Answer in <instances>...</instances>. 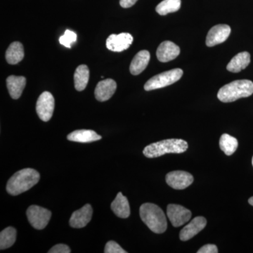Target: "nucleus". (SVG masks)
Listing matches in <instances>:
<instances>
[{"instance_id": "f257e3e1", "label": "nucleus", "mask_w": 253, "mask_h": 253, "mask_svg": "<svg viewBox=\"0 0 253 253\" xmlns=\"http://www.w3.org/2000/svg\"><path fill=\"white\" fill-rule=\"evenodd\" d=\"M40 179L41 175L36 169H21L10 178L6 184V191L11 196H18L36 185Z\"/></svg>"}, {"instance_id": "f03ea898", "label": "nucleus", "mask_w": 253, "mask_h": 253, "mask_svg": "<svg viewBox=\"0 0 253 253\" xmlns=\"http://www.w3.org/2000/svg\"><path fill=\"white\" fill-rule=\"evenodd\" d=\"M141 220L156 234H163L167 230L168 222L166 214L161 208L154 204L141 205L139 209Z\"/></svg>"}, {"instance_id": "7ed1b4c3", "label": "nucleus", "mask_w": 253, "mask_h": 253, "mask_svg": "<svg viewBox=\"0 0 253 253\" xmlns=\"http://www.w3.org/2000/svg\"><path fill=\"white\" fill-rule=\"evenodd\" d=\"M188 143L183 139H166L146 146L143 154L146 157L154 158L167 154H183L188 149Z\"/></svg>"}, {"instance_id": "20e7f679", "label": "nucleus", "mask_w": 253, "mask_h": 253, "mask_svg": "<svg viewBox=\"0 0 253 253\" xmlns=\"http://www.w3.org/2000/svg\"><path fill=\"white\" fill-rule=\"evenodd\" d=\"M253 94V82L249 80H239L223 86L218 91L217 97L222 102L229 103L241 98L249 97Z\"/></svg>"}, {"instance_id": "39448f33", "label": "nucleus", "mask_w": 253, "mask_h": 253, "mask_svg": "<svg viewBox=\"0 0 253 253\" xmlns=\"http://www.w3.org/2000/svg\"><path fill=\"white\" fill-rule=\"evenodd\" d=\"M183 71L180 68H174L166 71L151 78L144 85L146 91L154 90L174 84L182 77Z\"/></svg>"}, {"instance_id": "423d86ee", "label": "nucleus", "mask_w": 253, "mask_h": 253, "mask_svg": "<svg viewBox=\"0 0 253 253\" xmlns=\"http://www.w3.org/2000/svg\"><path fill=\"white\" fill-rule=\"evenodd\" d=\"M26 214L30 224L38 230L44 229L51 217V212L49 210L38 206H30Z\"/></svg>"}, {"instance_id": "0eeeda50", "label": "nucleus", "mask_w": 253, "mask_h": 253, "mask_svg": "<svg viewBox=\"0 0 253 253\" xmlns=\"http://www.w3.org/2000/svg\"><path fill=\"white\" fill-rule=\"evenodd\" d=\"M55 101L54 96L49 91H44L39 96L36 104L38 116L44 122H48L54 113Z\"/></svg>"}, {"instance_id": "6e6552de", "label": "nucleus", "mask_w": 253, "mask_h": 253, "mask_svg": "<svg viewBox=\"0 0 253 253\" xmlns=\"http://www.w3.org/2000/svg\"><path fill=\"white\" fill-rule=\"evenodd\" d=\"M167 215L174 227H179L190 220L191 212L180 205L169 204L167 208Z\"/></svg>"}, {"instance_id": "1a4fd4ad", "label": "nucleus", "mask_w": 253, "mask_h": 253, "mask_svg": "<svg viewBox=\"0 0 253 253\" xmlns=\"http://www.w3.org/2000/svg\"><path fill=\"white\" fill-rule=\"evenodd\" d=\"M166 180L168 185L172 189L182 190L186 189L192 184L194 176L185 171H172L166 175Z\"/></svg>"}, {"instance_id": "9d476101", "label": "nucleus", "mask_w": 253, "mask_h": 253, "mask_svg": "<svg viewBox=\"0 0 253 253\" xmlns=\"http://www.w3.org/2000/svg\"><path fill=\"white\" fill-rule=\"evenodd\" d=\"M133 37L129 33L111 35L106 40V47L114 52H121L127 49L133 42Z\"/></svg>"}, {"instance_id": "9b49d317", "label": "nucleus", "mask_w": 253, "mask_h": 253, "mask_svg": "<svg viewBox=\"0 0 253 253\" xmlns=\"http://www.w3.org/2000/svg\"><path fill=\"white\" fill-rule=\"evenodd\" d=\"M231 33L230 26L225 24L217 25L208 32L206 45L211 47L225 42Z\"/></svg>"}, {"instance_id": "f8f14e48", "label": "nucleus", "mask_w": 253, "mask_h": 253, "mask_svg": "<svg viewBox=\"0 0 253 253\" xmlns=\"http://www.w3.org/2000/svg\"><path fill=\"white\" fill-rule=\"evenodd\" d=\"M207 225V220L204 217H196L189 224L184 226L179 234L181 241H186L197 235Z\"/></svg>"}, {"instance_id": "ddd939ff", "label": "nucleus", "mask_w": 253, "mask_h": 253, "mask_svg": "<svg viewBox=\"0 0 253 253\" xmlns=\"http://www.w3.org/2000/svg\"><path fill=\"white\" fill-rule=\"evenodd\" d=\"M180 54L179 46L171 41H165L158 46L156 56L161 62L166 63L175 59Z\"/></svg>"}, {"instance_id": "4468645a", "label": "nucleus", "mask_w": 253, "mask_h": 253, "mask_svg": "<svg viewBox=\"0 0 253 253\" xmlns=\"http://www.w3.org/2000/svg\"><path fill=\"white\" fill-rule=\"evenodd\" d=\"M92 214V208L90 205L86 204L73 213L70 219V225L77 229L84 227L91 221Z\"/></svg>"}, {"instance_id": "2eb2a0df", "label": "nucleus", "mask_w": 253, "mask_h": 253, "mask_svg": "<svg viewBox=\"0 0 253 253\" xmlns=\"http://www.w3.org/2000/svg\"><path fill=\"white\" fill-rule=\"evenodd\" d=\"M117 89L116 81L112 79H106L100 81L95 88L94 95L96 100L101 102L108 101L112 97Z\"/></svg>"}, {"instance_id": "dca6fc26", "label": "nucleus", "mask_w": 253, "mask_h": 253, "mask_svg": "<svg viewBox=\"0 0 253 253\" xmlns=\"http://www.w3.org/2000/svg\"><path fill=\"white\" fill-rule=\"evenodd\" d=\"M151 55L147 50H142L135 55L131 61L129 71L133 76H138L147 67L149 64Z\"/></svg>"}, {"instance_id": "f3484780", "label": "nucleus", "mask_w": 253, "mask_h": 253, "mask_svg": "<svg viewBox=\"0 0 253 253\" xmlns=\"http://www.w3.org/2000/svg\"><path fill=\"white\" fill-rule=\"evenodd\" d=\"M26 84V78L23 76H10L6 79V86L12 99H19Z\"/></svg>"}, {"instance_id": "a211bd4d", "label": "nucleus", "mask_w": 253, "mask_h": 253, "mask_svg": "<svg viewBox=\"0 0 253 253\" xmlns=\"http://www.w3.org/2000/svg\"><path fill=\"white\" fill-rule=\"evenodd\" d=\"M111 208L113 212L118 217L126 219L130 215V207L128 200L121 192L118 193L116 199L111 204Z\"/></svg>"}, {"instance_id": "6ab92c4d", "label": "nucleus", "mask_w": 253, "mask_h": 253, "mask_svg": "<svg viewBox=\"0 0 253 253\" xmlns=\"http://www.w3.org/2000/svg\"><path fill=\"white\" fill-rule=\"evenodd\" d=\"M69 141L78 143H91L101 139V136L90 129H79L70 133L67 136Z\"/></svg>"}, {"instance_id": "aec40b11", "label": "nucleus", "mask_w": 253, "mask_h": 253, "mask_svg": "<svg viewBox=\"0 0 253 253\" xmlns=\"http://www.w3.org/2000/svg\"><path fill=\"white\" fill-rule=\"evenodd\" d=\"M251 63V55L247 51L239 53L228 63L226 69L231 73H239Z\"/></svg>"}, {"instance_id": "412c9836", "label": "nucleus", "mask_w": 253, "mask_h": 253, "mask_svg": "<svg viewBox=\"0 0 253 253\" xmlns=\"http://www.w3.org/2000/svg\"><path fill=\"white\" fill-rule=\"evenodd\" d=\"M24 58V48L19 42H14L10 44L6 51V59L8 63L17 64Z\"/></svg>"}, {"instance_id": "4be33fe9", "label": "nucleus", "mask_w": 253, "mask_h": 253, "mask_svg": "<svg viewBox=\"0 0 253 253\" xmlns=\"http://www.w3.org/2000/svg\"><path fill=\"white\" fill-rule=\"evenodd\" d=\"M89 79V70L86 65H81L76 68L74 74V84L76 90L81 91L85 89Z\"/></svg>"}, {"instance_id": "5701e85b", "label": "nucleus", "mask_w": 253, "mask_h": 253, "mask_svg": "<svg viewBox=\"0 0 253 253\" xmlns=\"http://www.w3.org/2000/svg\"><path fill=\"white\" fill-rule=\"evenodd\" d=\"M239 146L237 139L228 134H224L219 139V147L226 156H231L236 152Z\"/></svg>"}, {"instance_id": "b1692460", "label": "nucleus", "mask_w": 253, "mask_h": 253, "mask_svg": "<svg viewBox=\"0 0 253 253\" xmlns=\"http://www.w3.org/2000/svg\"><path fill=\"white\" fill-rule=\"evenodd\" d=\"M181 7V0H163L156 6V11L161 16L176 12Z\"/></svg>"}, {"instance_id": "393cba45", "label": "nucleus", "mask_w": 253, "mask_h": 253, "mask_svg": "<svg viewBox=\"0 0 253 253\" xmlns=\"http://www.w3.org/2000/svg\"><path fill=\"white\" fill-rule=\"evenodd\" d=\"M16 229L11 226L1 231L0 234V249H7L11 247L16 241Z\"/></svg>"}, {"instance_id": "a878e982", "label": "nucleus", "mask_w": 253, "mask_h": 253, "mask_svg": "<svg viewBox=\"0 0 253 253\" xmlns=\"http://www.w3.org/2000/svg\"><path fill=\"white\" fill-rule=\"evenodd\" d=\"M77 41V35L74 32L66 30L63 36L60 37V44L67 48H71V44Z\"/></svg>"}, {"instance_id": "bb28decb", "label": "nucleus", "mask_w": 253, "mask_h": 253, "mask_svg": "<svg viewBox=\"0 0 253 253\" xmlns=\"http://www.w3.org/2000/svg\"><path fill=\"white\" fill-rule=\"evenodd\" d=\"M105 253H126V251L123 250L122 248L120 246V245L117 244L116 241H110L106 245V247L104 249Z\"/></svg>"}, {"instance_id": "cd10ccee", "label": "nucleus", "mask_w": 253, "mask_h": 253, "mask_svg": "<svg viewBox=\"0 0 253 253\" xmlns=\"http://www.w3.org/2000/svg\"><path fill=\"white\" fill-rule=\"evenodd\" d=\"M49 253H70L71 249L65 244H57L48 251Z\"/></svg>"}, {"instance_id": "c85d7f7f", "label": "nucleus", "mask_w": 253, "mask_h": 253, "mask_svg": "<svg viewBox=\"0 0 253 253\" xmlns=\"http://www.w3.org/2000/svg\"><path fill=\"white\" fill-rule=\"evenodd\" d=\"M198 253H217L218 249L217 246L214 244H207L203 246Z\"/></svg>"}, {"instance_id": "c756f323", "label": "nucleus", "mask_w": 253, "mask_h": 253, "mask_svg": "<svg viewBox=\"0 0 253 253\" xmlns=\"http://www.w3.org/2000/svg\"><path fill=\"white\" fill-rule=\"evenodd\" d=\"M137 1L138 0H120V4L123 8L126 9L135 4Z\"/></svg>"}, {"instance_id": "7c9ffc66", "label": "nucleus", "mask_w": 253, "mask_h": 253, "mask_svg": "<svg viewBox=\"0 0 253 253\" xmlns=\"http://www.w3.org/2000/svg\"><path fill=\"white\" fill-rule=\"evenodd\" d=\"M249 203L250 205H251V206H253V197L250 198L249 200Z\"/></svg>"}, {"instance_id": "2f4dec72", "label": "nucleus", "mask_w": 253, "mask_h": 253, "mask_svg": "<svg viewBox=\"0 0 253 253\" xmlns=\"http://www.w3.org/2000/svg\"><path fill=\"white\" fill-rule=\"evenodd\" d=\"M252 164H253V159H252Z\"/></svg>"}]
</instances>
